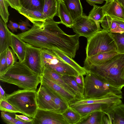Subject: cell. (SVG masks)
<instances>
[{"label": "cell", "instance_id": "cell-1", "mask_svg": "<svg viewBox=\"0 0 124 124\" xmlns=\"http://www.w3.org/2000/svg\"><path fill=\"white\" fill-rule=\"evenodd\" d=\"M60 22L53 19L37 24L17 36L25 43L41 49L57 50L72 58L79 46L78 35H68L58 26Z\"/></svg>", "mask_w": 124, "mask_h": 124}, {"label": "cell", "instance_id": "cell-2", "mask_svg": "<svg viewBox=\"0 0 124 124\" xmlns=\"http://www.w3.org/2000/svg\"><path fill=\"white\" fill-rule=\"evenodd\" d=\"M0 80L21 89L36 91L41 82V77L23 62L19 61L0 75Z\"/></svg>", "mask_w": 124, "mask_h": 124}, {"label": "cell", "instance_id": "cell-3", "mask_svg": "<svg viewBox=\"0 0 124 124\" xmlns=\"http://www.w3.org/2000/svg\"><path fill=\"white\" fill-rule=\"evenodd\" d=\"M85 69L114 86L122 89L124 87V54L118 53L101 65Z\"/></svg>", "mask_w": 124, "mask_h": 124}, {"label": "cell", "instance_id": "cell-4", "mask_svg": "<svg viewBox=\"0 0 124 124\" xmlns=\"http://www.w3.org/2000/svg\"><path fill=\"white\" fill-rule=\"evenodd\" d=\"M37 91L18 89L6 94L4 100L12 105L22 114L33 118L38 109L36 99Z\"/></svg>", "mask_w": 124, "mask_h": 124}, {"label": "cell", "instance_id": "cell-5", "mask_svg": "<svg viewBox=\"0 0 124 124\" xmlns=\"http://www.w3.org/2000/svg\"><path fill=\"white\" fill-rule=\"evenodd\" d=\"M84 81L83 97L81 99L100 97L113 94H122V89L103 81L93 73L87 71Z\"/></svg>", "mask_w": 124, "mask_h": 124}, {"label": "cell", "instance_id": "cell-6", "mask_svg": "<svg viewBox=\"0 0 124 124\" xmlns=\"http://www.w3.org/2000/svg\"><path fill=\"white\" fill-rule=\"evenodd\" d=\"M87 39L86 57L109 51H117L116 45L109 32L103 29Z\"/></svg>", "mask_w": 124, "mask_h": 124}, {"label": "cell", "instance_id": "cell-7", "mask_svg": "<svg viewBox=\"0 0 124 124\" xmlns=\"http://www.w3.org/2000/svg\"><path fill=\"white\" fill-rule=\"evenodd\" d=\"M71 28L79 37H84L87 39L99 31L95 22L88 16L84 15L74 21Z\"/></svg>", "mask_w": 124, "mask_h": 124}, {"label": "cell", "instance_id": "cell-8", "mask_svg": "<svg viewBox=\"0 0 124 124\" xmlns=\"http://www.w3.org/2000/svg\"><path fill=\"white\" fill-rule=\"evenodd\" d=\"M25 45L26 53L23 62L41 76L43 69L42 64V49L33 46L26 43Z\"/></svg>", "mask_w": 124, "mask_h": 124}, {"label": "cell", "instance_id": "cell-9", "mask_svg": "<svg viewBox=\"0 0 124 124\" xmlns=\"http://www.w3.org/2000/svg\"><path fill=\"white\" fill-rule=\"evenodd\" d=\"M32 124H69L62 114L38 109Z\"/></svg>", "mask_w": 124, "mask_h": 124}, {"label": "cell", "instance_id": "cell-10", "mask_svg": "<svg viewBox=\"0 0 124 124\" xmlns=\"http://www.w3.org/2000/svg\"><path fill=\"white\" fill-rule=\"evenodd\" d=\"M122 94H112L103 97L88 98L78 99L70 102L69 106L73 108L81 105L95 103H103L116 104L122 103Z\"/></svg>", "mask_w": 124, "mask_h": 124}, {"label": "cell", "instance_id": "cell-11", "mask_svg": "<svg viewBox=\"0 0 124 124\" xmlns=\"http://www.w3.org/2000/svg\"><path fill=\"white\" fill-rule=\"evenodd\" d=\"M37 102L38 109L52 111L60 113L58 108L47 92L45 87L41 85L37 91Z\"/></svg>", "mask_w": 124, "mask_h": 124}, {"label": "cell", "instance_id": "cell-12", "mask_svg": "<svg viewBox=\"0 0 124 124\" xmlns=\"http://www.w3.org/2000/svg\"><path fill=\"white\" fill-rule=\"evenodd\" d=\"M104 112V124H124V104L114 105Z\"/></svg>", "mask_w": 124, "mask_h": 124}, {"label": "cell", "instance_id": "cell-13", "mask_svg": "<svg viewBox=\"0 0 124 124\" xmlns=\"http://www.w3.org/2000/svg\"><path fill=\"white\" fill-rule=\"evenodd\" d=\"M41 77L40 85L50 89L65 102L69 104L77 98L75 96L59 85L42 75Z\"/></svg>", "mask_w": 124, "mask_h": 124}, {"label": "cell", "instance_id": "cell-14", "mask_svg": "<svg viewBox=\"0 0 124 124\" xmlns=\"http://www.w3.org/2000/svg\"><path fill=\"white\" fill-rule=\"evenodd\" d=\"M102 7L104 15L109 16L113 19L124 21V9L117 0H108Z\"/></svg>", "mask_w": 124, "mask_h": 124}, {"label": "cell", "instance_id": "cell-15", "mask_svg": "<svg viewBox=\"0 0 124 124\" xmlns=\"http://www.w3.org/2000/svg\"><path fill=\"white\" fill-rule=\"evenodd\" d=\"M118 54L116 51H111L86 57L84 67L85 69L101 65Z\"/></svg>", "mask_w": 124, "mask_h": 124}, {"label": "cell", "instance_id": "cell-16", "mask_svg": "<svg viewBox=\"0 0 124 124\" xmlns=\"http://www.w3.org/2000/svg\"><path fill=\"white\" fill-rule=\"evenodd\" d=\"M41 75L61 86L77 97L75 92L63 80L62 75L52 69L47 65H46L43 66Z\"/></svg>", "mask_w": 124, "mask_h": 124}, {"label": "cell", "instance_id": "cell-17", "mask_svg": "<svg viewBox=\"0 0 124 124\" xmlns=\"http://www.w3.org/2000/svg\"><path fill=\"white\" fill-rule=\"evenodd\" d=\"M115 105L116 104L95 103L83 104L72 108L80 114L82 117L88 114L95 111L104 112Z\"/></svg>", "mask_w": 124, "mask_h": 124}, {"label": "cell", "instance_id": "cell-18", "mask_svg": "<svg viewBox=\"0 0 124 124\" xmlns=\"http://www.w3.org/2000/svg\"><path fill=\"white\" fill-rule=\"evenodd\" d=\"M10 47L17 56L19 61L23 62L24 59L26 51L25 43L17 35L9 31Z\"/></svg>", "mask_w": 124, "mask_h": 124}, {"label": "cell", "instance_id": "cell-19", "mask_svg": "<svg viewBox=\"0 0 124 124\" xmlns=\"http://www.w3.org/2000/svg\"><path fill=\"white\" fill-rule=\"evenodd\" d=\"M63 2L74 22L83 15L80 0H63Z\"/></svg>", "mask_w": 124, "mask_h": 124}, {"label": "cell", "instance_id": "cell-20", "mask_svg": "<svg viewBox=\"0 0 124 124\" xmlns=\"http://www.w3.org/2000/svg\"><path fill=\"white\" fill-rule=\"evenodd\" d=\"M9 30L6 23L0 18V54L9 47L11 45Z\"/></svg>", "mask_w": 124, "mask_h": 124}, {"label": "cell", "instance_id": "cell-21", "mask_svg": "<svg viewBox=\"0 0 124 124\" xmlns=\"http://www.w3.org/2000/svg\"><path fill=\"white\" fill-rule=\"evenodd\" d=\"M58 0H45L43 14L46 21L53 19L58 16Z\"/></svg>", "mask_w": 124, "mask_h": 124}, {"label": "cell", "instance_id": "cell-22", "mask_svg": "<svg viewBox=\"0 0 124 124\" xmlns=\"http://www.w3.org/2000/svg\"><path fill=\"white\" fill-rule=\"evenodd\" d=\"M58 57L71 66L78 75H85L87 71L84 67L80 66L73 59L64 53L57 50H51Z\"/></svg>", "mask_w": 124, "mask_h": 124}, {"label": "cell", "instance_id": "cell-23", "mask_svg": "<svg viewBox=\"0 0 124 124\" xmlns=\"http://www.w3.org/2000/svg\"><path fill=\"white\" fill-rule=\"evenodd\" d=\"M18 11L28 19L33 24H38L46 21L43 13L38 11L28 10L21 7Z\"/></svg>", "mask_w": 124, "mask_h": 124}, {"label": "cell", "instance_id": "cell-24", "mask_svg": "<svg viewBox=\"0 0 124 124\" xmlns=\"http://www.w3.org/2000/svg\"><path fill=\"white\" fill-rule=\"evenodd\" d=\"M104 112L98 111L88 114L81 117L77 124H104Z\"/></svg>", "mask_w": 124, "mask_h": 124}, {"label": "cell", "instance_id": "cell-25", "mask_svg": "<svg viewBox=\"0 0 124 124\" xmlns=\"http://www.w3.org/2000/svg\"><path fill=\"white\" fill-rule=\"evenodd\" d=\"M47 65L62 76L75 77L78 75L77 72L73 68L64 62H58L54 64Z\"/></svg>", "mask_w": 124, "mask_h": 124}, {"label": "cell", "instance_id": "cell-26", "mask_svg": "<svg viewBox=\"0 0 124 124\" xmlns=\"http://www.w3.org/2000/svg\"><path fill=\"white\" fill-rule=\"evenodd\" d=\"M58 16L60 18V23L71 28L74 22L66 9L63 1H58Z\"/></svg>", "mask_w": 124, "mask_h": 124}, {"label": "cell", "instance_id": "cell-27", "mask_svg": "<svg viewBox=\"0 0 124 124\" xmlns=\"http://www.w3.org/2000/svg\"><path fill=\"white\" fill-rule=\"evenodd\" d=\"M21 6L26 9L43 13L45 0H19Z\"/></svg>", "mask_w": 124, "mask_h": 124}, {"label": "cell", "instance_id": "cell-28", "mask_svg": "<svg viewBox=\"0 0 124 124\" xmlns=\"http://www.w3.org/2000/svg\"><path fill=\"white\" fill-rule=\"evenodd\" d=\"M62 114L69 124H77L81 118L80 114L69 106Z\"/></svg>", "mask_w": 124, "mask_h": 124}, {"label": "cell", "instance_id": "cell-29", "mask_svg": "<svg viewBox=\"0 0 124 124\" xmlns=\"http://www.w3.org/2000/svg\"><path fill=\"white\" fill-rule=\"evenodd\" d=\"M62 77L66 83L75 92L76 95V98H82L83 90L77 84L74 77L63 75Z\"/></svg>", "mask_w": 124, "mask_h": 124}, {"label": "cell", "instance_id": "cell-30", "mask_svg": "<svg viewBox=\"0 0 124 124\" xmlns=\"http://www.w3.org/2000/svg\"><path fill=\"white\" fill-rule=\"evenodd\" d=\"M93 6V9L90 12L88 16L95 22L99 30L100 31L102 29L100 26V23L104 16L102 8V7L95 5Z\"/></svg>", "mask_w": 124, "mask_h": 124}, {"label": "cell", "instance_id": "cell-31", "mask_svg": "<svg viewBox=\"0 0 124 124\" xmlns=\"http://www.w3.org/2000/svg\"><path fill=\"white\" fill-rule=\"evenodd\" d=\"M58 108L60 113L62 114L69 106V104L63 101L60 97L48 88L44 86Z\"/></svg>", "mask_w": 124, "mask_h": 124}, {"label": "cell", "instance_id": "cell-32", "mask_svg": "<svg viewBox=\"0 0 124 124\" xmlns=\"http://www.w3.org/2000/svg\"><path fill=\"white\" fill-rule=\"evenodd\" d=\"M110 34L115 43L117 52L119 54H124V33L110 32Z\"/></svg>", "mask_w": 124, "mask_h": 124}, {"label": "cell", "instance_id": "cell-33", "mask_svg": "<svg viewBox=\"0 0 124 124\" xmlns=\"http://www.w3.org/2000/svg\"><path fill=\"white\" fill-rule=\"evenodd\" d=\"M9 5L6 0H0V15L5 22L7 23L9 15L8 7Z\"/></svg>", "mask_w": 124, "mask_h": 124}, {"label": "cell", "instance_id": "cell-34", "mask_svg": "<svg viewBox=\"0 0 124 124\" xmlns=\"http://www.w3.org/2000/svg\"><path fill=\"white\" fill-rule=\"evenodd\" d=\"M18 59L17 56L12 49L9 47L8 48L6 55L7 69L17 62Z\"/></svg>", "mask_w": 124, "mask_h": 124}, {"label": "cell", "instance_id": "cell-35", "mask_svg": "<svg viewBox=\"0 0 124 124\" xmlns=\"http://www.w3.org/2000/svg\"><path fill=\"white\" fill-rule=\"evenodd\" d=\"M0 110L2 111L16 113L21 112L7 101L3 100L0 101Z\"/></svg>", "mask_w": 124, "mask_h": 124}, {"label": "cell", "instance_id": "cell-36", "mask_svg": "<svg viewBox=\"0 0 124 124\" xmlns=\"http://www.w3.org/2000/svg\"><path fill=\"white\" fill-rule=\"evenodd\" d=\"M1 117L3 121L7 124H27L26 123L16 119L6 113L5 112H1Z\"/></svg>", "mask_w": 124, "mask_h": 124}, {"label": "cell", "instance_id": "cell-37", "mask_svg": "<svg viewBox=\"0 0 124 124\" xmlns=\"http://www.w3.org/2000/svg\"><path fill=\"white\" fill-rule=\"evenodd\" d=\"M7 49L0 54V75L5 71L7 68L6 60Z\"/></svg>", "mask_w": 124, "mask_h": 124}, {"label": "cell", "instance_id": "cell-38", "mask_svg": "<svg viewBox=\"0 0 124 124\" xmlns=\"http://www.w3.org/2000/svg\"><path fill=\"white\" fill-rule=\"evenodd\" d=\"M113 20L109 16L104 15L101 22V25L103 29L109 31Z\"/></svg>", "mask_w": 124, "mask_h": 124}, {"label": "cell", "instance_id": "cell-39", "mask_svg": "<svg viewBox=\"0 0 124 124\" xmlns=\"http://www.w3.org/2000/svg\"><path fill=\"white\" fill-rule=\"evenodd\" d=\"M109 32L111 33H122L124 31L113 19Z\"/></svg>", "mask_w": 124, "mask_h": 124}, {"label": "cell", "instance_id": "cell-40", "mask_svg": "<svg viewBox=\"0 0 124 124\" xmlns=\"http://www.w3.org/2000/svg\"><path fill=\"white\" fill-rule=\"evenodd\" d=\"M29 20L26 18L25 21H24L21 20V22H19V28L22 31V32H25L30 29L29 28L28 26L32 27V26L29 23Z\"/></svg>", "mask_w": 124, "mask_h": 124}, {"label": "cell", "instance_id": "cell-41", "mask_svg": "<svg viewBox=\"0 0 124 124\" xmlns=\"http://www.w3.org/2000/svg\"><path fill=\"white\" fill-rule=\"evenodd\" d=\"M15 118L27 124H32V118H30L24 115H15Z\"/></svg>", "mask_w": 124, "mask_h": 124}, {"label": "cell", "instance_id": "cell-42", "mask_svg": "<svg viewBox=\"0 0 124 124\" xmlns=\"http://www.w3.org/2000/svg\"><path fill=\"white\" fill-rule=\"evenodd\" d=\"M12 8L18 11L21 7L19 0H6Z\"/></svg>", "mask_w": 124, "mask_h": 124}, {"label": "cell", "instance_id": "cell-43", "mask_svg": "<svg viewBox=\"0 0 124 124\" xmlns=\"http://www.w3.org/2000/svg\"><path fill=\"white\" fill-rule=\"evenodd\" d=\"M74 78L77 84L83 90L85 85L84 78V76L78 75L74 77Z\"/></svg>", "mask_w": 124, "mask_h": 124}, {"label": "cell", "instance_id": "cell-44", "mask_svg": "<svg viewBox=\"0 0 124 124\" xmlns=\"http://www.w3.org/2000/svg\"><path fill=\"white\" fill-rule=\"evenodd\" d=\"M7 26L13 33L17 32V29L19 28L18 24L13 22L11 20L9 21V23L7 25Z\"/></svg>", "mask_w": 124, "mask_h": 124}, {"label": "cell", "instance_id": "cell-45", "mask_svg": "<svg viewBox=\"0 0 124 124\" xmlns=\"http://www.w3.org/2000/svg\"><path fill=\"white\" fill-rule=\"evenodd\" d=\"M87 2L92 6L96 4H102L103 3L104 0H86Z\"/></svg>", "mask_w": 124, "mask_h": 124}, {"label": "cell", "instance_id": "cell-46", "mask_svg": "<svg viewBox=\"0 0 124 124\" xmlns=\"http://www.w3.org/2000/svg\"><path fill=\"white\" fill-rule=\"evenodd\" d=\"M6 93L1 86H0V101L4 100L6 97Z\"/></svg>", "mask_w": 124, "mask_h": 124}, {"label": "cell", "instance_id": "cell-47", "mask_svg": "<svg viewBox=\"0 0 124 124\" xmlns=\"http://www.w3.org/2000/svg\"><path fill=\"white\" fill-rule=\"evenodd\" d=\"M113 19L124 31V21Z\"/></svg>", "mask_w": 124, "mask_h": 124}, {"label": "cell", "instance_id": "cell-48", "mask_svg": "<svg viewBox=\"0 0 124 124\" xmlns=\"http://www.w3.org/2000/svg\"><path fill=\"white\" fill-rule=\"evenodd\" d=\"M122 6H124V0H117Z\"/></svg>", "mask_w": 124, "mask_h": 124}, {"label": "cell", "instance_id": "cell-49", "mask_svg": "<svg viewBox=\"0 0 124 124\" xmlns=\"http://www.w3.org/2000/svg\"><path fill=\"white\" fill-rule=\"evenodd\" d=\"M58 1H63V0H58Z\"/></svg>", "mask_w": 124, "mask_h": 124}, {"label": "cell", "instance_id": "cell-50", "mask_svg": "<svg viewBox=\"0 0 124 124\" xmlns=\"http://www.w3.org/2000/svg\"><path fill=\"white\" fill-rule=\"evenodd\" d=\"M108 0H104L105 1H107Z\"/></svg>", "mask_w": 124, "mask_h": 124}, {"label": "cell", "instance_id": "cell-51", "mask_svg": "<svg viewBox=\"0 0 124 124\" xmlns=\"http://www.w3.org/2000/svg\"><path fill=\"white\" fill-rule=\"evenodd\" d=\"M124 8V6H122Z\"/></svg>", "mask_w": 124, "mask_h": 124}, {"label": "cell", "instance_id": "cell-52", "mask_svg": "<svg viewBox=\"0 0 124 124\" xmlns=\"http://www.w3.org/2000/svg\"><path fill=\"white\" fill-rule=\"evenodd\" d=\"M123 75H124V73Z\"/></svg>", "mask_w": 124, "mask_h": 124}]
</instances>
